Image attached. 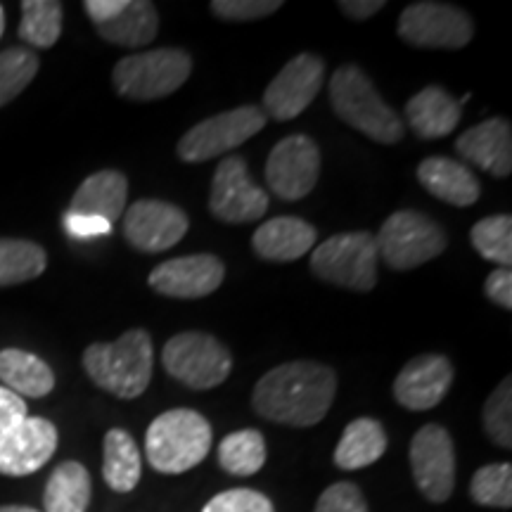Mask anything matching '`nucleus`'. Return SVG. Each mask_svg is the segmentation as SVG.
<instances>
[{
    "mask_svg": "<svg viewBox=\"0 0 512 512\" xmlns=\"http://www.w3.org/2000/svg\"><path fill=\"white\" fill-rule=\"evenodd\" d=\"M38 55L31 48H8L0 53V107L17 98L34 81Z\"/></svg>",
    "mask_w": 512,
    "mask_h": 512,
    "instance_id": "34",
    "label": "nucleus"
},
{
    "mask_svg": "<svg viewBox=\"0 0 512 512\" xmlns=\"http://www.w3.org/2000/svg\"><path fill=\"white\" fill-rule=\"evenodd\" d=\"M283 8L280 0H214L211 12L228 22H254V19L271 17Z\"/></svg>",
    "mask_w": 512,
    "mask_h": 512,
    "instance_id": "37",
    "label": "nucleus"
},
{
    "mask_svg": "<svg viewBox=\"0 0 512 512\" xmlns=\"http://www.w3.org/2000/svg\"><path fill=\"white\" fill-rule=\"evenodd\" d=\"M143 475V460L136 439L114 427L102 441V477L117 494H131Z\"/></svg>",
    "mask_w": 512,
    "mask_h": 512,
    "instance_id": "27",
    "label": "nucleus"
},
{
    "mask_svg": "<svg viewBox=\"0 0 512 512\" xmlns=\"http://www.w3.org/2000/svg\"><path fill=\"white\" fill-rule=\"evenodd\" d=\"M0 512H41V510L27 508V505H0Z\"/></svg>",
    "mask_w": 512,
    "mask_h": 512,
    "instance_id": "43",
    "label": "nucleus"
},
{
    "mask_svg": "<svg viewBox=\"0 0 512 512\" xmlns=\"http://www.w3.org/2000/svg\"><path fill=\"white\" fill-rule=\"evenodd\" d=\"M57 448V427L46 418L27 415L0 439V475L27 477L41 470Z\"/></svg>",
    "mask_w": 512,
    "mask_h": 512,
    "instance_id": "17",
    "label": "nucleus"
},
{
    "mask_svg": "<svg viewBox=\"0 0 512 512\" xmlns=\"http://www.w3.org/2000/svg\"><path fill=\"white\" fill-rule=\"evenodd\" d=\"M387 432L375 418H358L344 427L335 448V465L339 470H363L377 463L387 451Z\"/></svg>",
    "mask_w": 512,
    "mask_h": 512,
    "instance_id": "26",
    "label": "nucleus"
},
{
    "mask_svg": "<svg viewBox=\"0 0 512 512\" xmlns=\"http://www.w3.org/2000/svg\"><path fill=\"white\" fill-rule=\"evenodd\" d=\"M62 34V3L57 0H24L19 38L31 48H53Z\"/></svg>",
    "mask_w": 512,
    "mask_h": 512,
    "instance_id": "31",
    "label": "nucleus"
},
{
    "mask_svg": "<svg viewBox=\"0 0 512 512\" xmlns=\"http://www.w3.org/2000/svg\"><path fill=\"white\" fill-rule=\"evenodd\" d=\"M316 242V228L297 216H278L261 223L252 235L254 252L275 264H290L306 256Z\"/></svg>",
    "mask_w": 512,
    "mask_h": 512,
    "instance_id": "20",
    "label": "nucleus"
},
{
    "mask_svg": "<svg viewBox=\"0 0 512 512\" xmlns=\"http://www.w3.org/2000/svg\"><path fill=\"white\" fill-rule=\"evenodd\" d=\"M266 439L256 430H238L219 444V465L233 477H252L266 465Z\"/></svg>",
    "mask_w": 512,
    "mask_h": 512,
    "instance_id": "30",
    "label": "nucleus"
},
{
    "mask_svg": "<svg viewBox=\"0 0 512 512\" xmlns=\"http://www.w3.org/2000/svg\"><path fill=\"white\" fill-rule=\"evenodd\" d=\"M83 368L100 389L131 401L145 392L155 368V347L145 330H128L117 342H98L83 351Z\"/></svg>",
    "mask_w": 512,
    "mask_h": 512,
    "instance_id": "2",
    "label": "nucleus"
},
{
    "mask_svg": "<svg viewBox=\"0 0 512 512\" xmlns=\"http://www.w3.org/2000/svg\"><path fill=\"white\" fill-rule=\"evenodd\" d=\"M377 242L366 230L332 235L313 249L311 271L323 283L370 292L377 285Z\"/></svg>",
    "mask_w": 512,
    "mask_h": 512,
    "instance_id": "6",
    "label": "nucleus"
},
{
    "mask_svg": "<svg viewBox=\"0 0 512 512\" xmlns=\"http://www.w3.org/2000/svg\"><path fill=\"white\" fill-rule=\"evenodd\" d=\"M214 432L202 413L171 408L152 420L145 434V456L152 470L181 475L209 456Z\"/></svg>",
    "mask_w": 512,
    "mask_h": 512,
    "instance_id": "3",
    "label": "nucleus"
},
{
    "mask_svg": "<svg viewBox=\"0 0 512 512\" xmlns=\"http://www.w3.org/2000/svg\"><path fill=\"white\" fill-rule=\"evenodd\" d=\"M411 470L420 494L430 503H446L456 489V448L446 427L425 425L411 441Z\"/></svg>",
    "mask_w": 512,
    "mask_h": 512,
    "instance_id": "12",
    "label": "nucleus"
},
{
    "mask_svg": "<svg viewBox=\"0 0 512 512\" xmlns=\"http://www.w3.org/2000/svg\"><path fill=\"white\" fill-rule=\"evenodd\" d=\"M472 247L479 256L498 268H510L512 264V219L508 214L489 216L475 223L470 230Z\"/></svg>",
    "mask_w": 512,
    "mask_h": 512,
    "instance_id": "32",
    "label": "nucleus"
},
{
    "mask_svg": "<svg viewBox=\"0 0 512 512\" xmlns=\"http://www.w3.org/2000/svg\"><path fill=\"white\" fill-rule=\"evenodd\" d=\"M0 382L17 396L43 399L53 392L55 375L43 358L22 349L0 351Z\"/></svg>",
    "mask_w": 512,
    "mask_h": 512,
    "instance_id": "25",
    "label": "nucleus"
},
{
    "mask_svg": "<svg viewBox=\"0 0 512 512\" xmlns=\"http://www.w3.org/2000/svg\"><path fill=\"white\" fill-rule=\"evenodd\" d=\"M458 155L486 174L505 178L512 171V128L503 117L486 119L456 140Z\"/></svg>",
    "mask_w": 512,
    "mask_h": 512,
    "instance_id": "19",
    "label": "nucleus"
},
{
    "mask_svg": "<svg viewBox=\"0 0 512 512\" xmlns=\"http://www.w3.org/2000/svg\"><path fill=\"white\" fill-rule=\"evenodd\" d=\"M453 382V366L441 354H420L394 380V399L408 411H430L444 401Z\"/></svg>",
    "mask_w": 512,
    "mask_h": 512,
    "instance_id": "18",
    "label": "nucleus"
},
{
    "mask_svg": "<svg viewBox=\"0 0 512 512\" xmlns=\"http://www.w3.org/2000/svg\"><path fill=\"white\" fill-rule=\"evenodd\" d=\"M418 181L437 200L453 207H472L479 200V178L451 157H427L418 166Z\"/></svg>",
    "mask_w": 512,
    "mask_h": 512,
    "instance_id": "21",
    "label": "nucleus"
},
{
    "mask_svg": "<svg viewBox=\"0 0 512 512\" xmlns=\"http://www.w3.org/2000/svg\"><path fill=\"white\" fill-rule=\"evenodd\" d=\"M128 197V181L121 171L105 169L88 176L74 192L72 204L67 211L74 214L100 216V219L114 223L124 214Z\"/></svg>",
    "mask_w": 512,
    "mask_h": 512,
    "instance_id": "24",
    "label": "nucleus"
},
{
    "mask_svg": "<svg viewBox=\"0 0 512 512\" xmlns=\"http://www.w3.org/2000/svg\"><path fill=\"white\" fill-rule=\"evenodd\" d=\"M48 266L46 249L29 240L0 238V287L22 285L43 275Z\"/></svg>",
    "mask_w": 512,
    "mask_h": 512,
    "instance_id": "29",
    "label": "nucleus"
},
{
    "mask_svg": "<svg viewBox=\"0 0 512 512\" xmlns=\"http://www.w3.org/2000/svg\"><path fill=\"white\" fill-rule=\"evenodd\" d=\"M202 512H275L271 498L254 489H230L214 496Z\"/></svg>",
    "mask_w": 512,
    "mask_h": 512,
    "instance_id": "36",
    "label": "nucleus"
},
{
    "mask_svg": "<svg viewBox=\"0 0 512 512\" xmlns=\"http://www.w3.org/2000/svg\"><path fill=\"white\" fill-rule=\"evenodd\" d=\"M320 174V150L309 136L294 133L275 143L266 162V183L275 197L285 202L304 200L316 188Z\"/></svg>",
    "mask_w": 512,
    "mask_h": 512,
    "instance_id": "13",
    "label": "nucleus"
},
{
    "mask_svg": "<svg viewBox=\"0 0 512 512\" xmlns=\"http://www.w3.org/2000/svg\"><path fill=\"white\" fill-rule=\"evenodd\" d=\"M325 83V62L318 55L302 53L280 69L264 93L266 119L292 121L316 100Z\"/></svg>",
    "mask_w": 512,
    "mask_h": 512,
    "instance_id": "14",
    "label": "nucleus"
},
{
    "mask_svg": "<svg viewBox=\"0 0 512 512\" xmlns=\"http://www.w3.org/2000/svg\"><path fill=\"white\" fill-rule=\"evenodd\" d=\"M62 226L67 230L69 238L74 240H93V238H102V235L112 233L110 221L100 219V216L74 214V211H67V214H64Z\"/></svg>",
    "mask_w": 512,
    "mask_h": 512,
    "instance_id": "39",
    "label": "nucleus"
},
{
    "mask_svg": "<svg viewBox=\"0 0 512 512\" xmlns=\"http://www.w3.org/2000/svg\"><path fill=\"white\" fill-rule=\"evenodd\" d=\"M460 114L463 105L439 86L422 88L406 105L408 126L422 140L446 138L460 124Z\"/></svg>",
    "mask_w": 512,
    "mask_h": 512,
    "instance_id": "22",
    "label": "nucleus"
},
{
    "mask_svg": "<svg viewBox=\"0 0 512 512\" xmlns=\"http://www.w3.org/2000/svg\"><path fill=\"white\" fill-rule=\"evenodd\" d=\"M377 254L394 271H413L444 252L448 240L444 228L420 211H394L375 235Z\"/></svg>",
    "mask_w": 512,
    "mask_h": 512,
    "instance_id": "7",
    "label": "nucleus"
},
{
    "mask_svg": "<svg viewBox=\"0 0 512 512\" xmlns=\"http://www.w3.org/2000/svg\"><path fill=\"white\" fill-rule=\"evenodd\" d=\"M470 496L484 508H512V465L494 463L479 467L470 482Z\"/></svg>",
    "mask_w": 512,
    "mask_h": 512,
    "instance_id": "33",
    "label": "nucleus"
},
{
    "mask_svg": "<svg viewBox=\"0 0 512 512\" xmlns=\"http://www.w3.org/2000/svg\"><path fill=\"white\" fill-rule=\"evenodd\" d=\"M192 74V57L183 48H157L121 57L112 79L119 95L136 102L162 100L176 93Z\"/></svg>",
    "mask_w": 512,
    "mask_h": 512,
    "instance_id": "5",
    "label": "nucleus"
},
{
    "mask_svg": "<svg viewBox=\"0 0 512 512\" xmlns=\"http://www.w3.org/2000/svg\"><path fill=\"white\" fill-rule=\"evenodd\" d=\"M95 29L114 46L143 48L157 38L159 15L150 0H121L119 10L107 22L95 24Z\"/></svg>",
    "mask_w": 512,
    "mask_h": 512,
    "instance_id": "23",
    "label": "nucleus"
},
{
    "mask_svg": "<svg viewBox=\"0 0 512 512\" xmlns=\"http://www.w3.org/2000/svg\"><path fill=\"white\" fill-rule=\"evenodd\" d=\"M266 114L256 105H242L200 121L178 140V157L188 164H200L216 159L226 152L238 150L249 138L266 126Z\"/></svg>",
    "mask_w": 512,
    "mask_h": 512,
    "instance_id": "9",
    "label": "nucleus"
},
{
    "mask_svg": "<svg viewBox=\"0 0 512 512\" xmlns=\"http://www.w3.org/2000/svg\"><path fill=\"white\" fill-rule=\"evenodd\" d=\"M91 494L93 484L86 467L76 460H67L57 465L48 477L43 508L46 512H86L91 505Z\"/></svg>",
    "mask_w": 512,
    "mask_h": 512,
    "instance_id": "28",
    "label": "nucleus"
},
{
    "mask_svg": "<svg viewBox=\"0 0 512 512\" xmlns=\"http://www.w3.org/2000/svg\"><path fill=\"white\" fill-rule=\"evenodd\" d=\"M268 192L249 176L242 157H226L214 171L209 195V211L223 223H252L268 211Z\"/></svg>",
    "mask_w": 512,
    "mask_h": 512,
    "instance_id": "11",
    "label": "nucleus"
},
{
    "mask_svg": "<svg viewBox=\"0 0 512 512\" xmlns=\"http://www.w3.org/2000/svg\"><path fill=\"white\" fill-rule=\"evenodd\" d=\"M162 363L174 380L197 392L219 387L233 373V354L226 344L197 330L171 337L162 351Z\"/></svg>",
    "mask_w": 512,
    "mask_h": 512,
    "instance_id": "8",
    "label": "nucleus"
},
{
    "mask_svg": "<svg viewBox=\"0 0 512 512\" xmlns=\"http://www.w3.org/2000/svg\"><path fill=\"white\" fill-rule=\"evenodd\" d=\"M3 31H5V10L3 5H0V38H3Z\"/></svg>",
    "mask_w": 512,
    "mask_h": 512,
    "instance_id": "44",
    "label": "nucleus"
},
{
    "mask_svg": "<svg viewBox=\"0 0 512 512\" xmlns=\"http://www.w3.org/2000/svg\"><path fill=\"white\" fill-rule=\"evenodd\" d=\"M330 102L344 124L361 131L375 143L396 145L406 133L399 114L382 100L373 81L356 64H344L332 74Z\"/></svg>",
    "mask_w": 512,
    "mask_h": 512,
    "instance_id": "4",
    "label": "nucleus"
},
{
    "mask_svg": "<svg viewBox=\"0 0 512 512\" xmlns=\"http://www.w3.org/2000/svg\"><path fill=\"white\" fill-rule=\"evenodd\" d=\"M223 278H226V266H223L219 256L190 254L169 259L152 268L147 283L164 297L202 299L219 290Z\"/></svg>",
    "mask_w": 512,
    "mask_h": 512,
    "instance_id": "16",
    "label": "nucleus"
},
{
    "mask_svg": "<svg viewBox=\"0 0 512 512\" xmlns=\"http://www.w3.org/2000/svg\"><path fill=\"white\" fill-rule=\"evenodd\" d=\"M313 512H370L363 491L351 482H337L323 491Z\"/></svg>",
    "mask_w": 512,
    "mask_h": 512,
    "instance_id": "38",
    "label": "nucleus"
},
{
    "mask_svg": "<svg viewBox=\"0 0 512 512\" xmlns=\"http://www.w3.org/2000/svg\"><path fill=\"white\" fill-rule=\"evenodd\" d=\"M399 36L415 48L460 50L475 36V24L456 5L422 0L401 12Z\"/></svg>",
    "mask_w": 512,
    "mask_h": 512,
    "instance_id": "10",
    "label": "nucleus"
},
{
    "mask_svg": "<svg viewBox=\"0 0 512 512\" xmlns=\"http://www.w3.org/2000/svg\"><path fill=\"white\" fill-rule=\"evenodd\" d=\"M188 228V214L164 200H138L124 211V238L133 249L145 254L176 247Z\"/></svg>",
    "mask_w": 512,
    "mask_h": 512,
    "instance_id": "15",
    "label": "nucleus"
},
{
    "mask_svg": "<svg viewBox=\"0 0 512 512\" xmlns=\"http://www.w3.org/2000/svg\"><path fill=\"white\" fill-rule=\"evenodd\" d=\"M484 294L496 306L510 311L512 309V271L510 268H496L494 273H489V278H486V283H484Z\"/></svg>",
    "mask_w": 512,
    "mask_h": 512,
    "instance_id": "41",
    "label": "nucleus"
},
{
    "mask_svg": "<svg viewBox=\"0 0 512 512\" xmlns=\"http://www.w3.org/2000/svg\"><path fill=\"white\" fill-rule=\"evenodd\" d=\"M337 394V375L316 361H292L256 382L252 408L268 422L313 427L328 415Z\"/></svg>",
    "mask_w": 512,
    "mask_h": 512,
    "instance_id": "1",
    "label": "nucleus"
},
{
    "mask_svg": "<svg viewBox=\"0 0 512 512\" xmlns=\"http://www.w3.org/2000/svg\"><path fill=\"white\" fill-rule=\"evenodd\" d=\"M484 430L501 448H512V380H505L491 392L482 411Z\"/></svg>",
    "mask_w": 512,
    "mask_h": 512,
    "instance_id": "35",
    "label": "nucleus"
},
{
    "mask_svg": "<svg viewBox=\"0 0 512 512\" xmlns=\"http://www.w3.org/2000/svg\"><path fill=\"white\" fill-rule=\"evenodd\" d=\"M337 5L351 19H368L384 8V0H342Z\"/></svg>",
    "mask_w": 512,
    "mask_h": 512,
    "instance_id": "42",
    "label": "nucleus"
},
{
    "mask_svg": "<svg viewBox=\"0 0 512 512\" xmlns=\"http://www.w3.org/2000/svg\"><path fill=\"white\" fill-rule=\"evenodd\" d=\"M27 403H24L22 396H17L10 389L0 387V439L5 434L15 430V427L27 418Z\"/></svg>",
    "mask_w": 512,
    "mask_h": 512,
    "instance_id": "40",
    "label": "nucleus"
}]
</instances>
